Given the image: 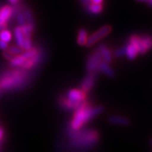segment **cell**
<instances>
[{"label": "cell", "mask_w": 152, "mask_h": 152, "mask_svg": "<svg viewBox=\"0 0 152 152\" xmlns=\"http://www.w3.org/2000/svg\"><path fill=\"white\" fill-rule=\"evenodd\" d=\"M104 112L103 107H96L92 108L86 102H83L75 109L74 118L71 122V128L73 130H79L85 124Z\"/></svg>", "instance_id": "6da1fadb"}, {"label": "cell", "mask_w": 152, "mask_h": 152, "mask_svg": "<svg viewBox=\"0 0 152 152\" xmlns=\"http://www.w3.org/2000/svg\"><path fill=\"white\" fill-rule=\"evenodd\" d=\"M28 75L26 70L16 69L5 72L0 79L1 90H15L19 89L26 82Z\"/></svg>", "instance_id": "7a4b0ae2"}, {"label": "cell", "mask_w": 152, "mask_h": 152, "mask_svg": "<svg viewBox=\"0 0 152 152\" xmlns=\"http://www.w3.org/2000/svg\"><path fill=\"white\" fill-rule=\"evenodd\" d=\"M74 141V145L81 146V145H94L98 140V133L95 130L84 131L83 133H75L74 132L71 135Z\"/></svg>", "instance_id": "3957f363"}, {"label": "cell", "mask_w": 152, "mask_h": 152, "mask_svg": "<svg viewBox=\"0 0 152 152\" xmlns=\"http://www.w3.org/2000/svg\"><path fill=\"white\" fill-rule=\"evenodd\" d=\"M111 31H112V27L110 26H105L103 27L100 28L96 32H94L92 35H91L88 37L86 46V47H91L93 45H95L100 40H102L105 37L108 36Z\"/></svg>", "instance_id": "277c9868"}, {"label": "cell", "mask_w": 152, "mask_h": 152, "mask_svg": "<svg viewBox=\"0 0 152 152\" xmlns=\"http://www.w3.org/2000/svg\"><path fill=\"white\" fill-rule=\"evenodd\" d=\"M101 61H102V57L100 55L99 51L96 49V52H94L90 56L89 59L87 61L86 69L89 71L90 74L95 75V72L98 70V65Z\"/></svg>", "instance_id": "5b68a950"}, {"label": "cell", "mask_w": 152, "mask_h": 152, "mask_svg": "<svg viewBox=\"0 0 152 152\" xmlns=\"http://www.w3.org/2000/svg\"><path fill=\"white\" fill-rule=\"evenodd\" d=\"M13 16V9L10 5H4L0 8V26L7 27V23Z\"/></svg>", "instance_id": "8992f818"}, {"label": "cell", "mask_w": 152, "mask_h": 152, "mask_svg": "<svg viewBox=\"0 0 152 152\" xmlns=\"http://www.w3.org/2000/svg\"><path fill=\"white\" fill-rule=\"evenodd\" d=\"M86 93L84 92L81 90H77V89H73L69 91L67 93V98L73 102H85L86 99Z\"/></svg>", "instance_id": "52a82bcc"}, {"label": "cell", "mask_w": 152, "mask_h": 152, "mask_svg": "<svg viewBox=\"0 0 152 152\" xmlns=\"http://www.w3.org/2000/svg\"><path fill=\"white\" fill-rule=\"evenodd\" d=\"M129 43H131L135 47L136 49L138 50V53L140 54H145V53H146L147 51H148L145 48L144 43H143L140 37H139V36H136V35L131 36L130 38H129Z\"/></svg>", "instance_id": "ba28073f"}, {"label": "cell", "mask_w": 152, "mask_h": 152, "mask_svg": "<svg viewBox=\"0 0 152 152\" xmlns=\"http://www.w3.org/2000/svg\"><path fill=\"white\" fill-rule=\"evenodd\" d=\"M95 75L94 74H90L83 80V81L81 82V85H80V88H81V91H83L84 92H88L90 91L94 86L95 85Z\"/></svg>", "instance_id": "9c48e42d"}, {"label": "cell", "mask_w": 152, "mask_h": 152, "mask_svg": "<svg viewBox=\"0 0 152 152\" xmlns=\"http://www.w3.org/2000/svg\"><path fill=\"white\" fill-rule=\"evenodd\" d=\"M41 57H42V56H41V53L39 52L37 54L35 55L34 57L26 60L25 63L20 66V69H24V70H28V69H32L34 66L36 65V64H37L38 63L40 62Z\"/></svg>", "instance_id": "30bf717a"}, {"label": "cell", "mask_w": 152, "mask_h": 152, "mask_svg": "<svg viewBox=\"0 0 152 152\" xmlns=\"http://www.w3.org/2000/svg\"><path fill=\"white\" fill-rule=\"evenodd\" d=\"M97 50L100 53V55L102 57V59L103 62L107 64H110L113 61V55L111 53L108 48H107L105 45H100L97 48Z\"/></svg>", "instance_id": "8fae6325"}, {"label": "cell", "mask_w": 152, "mask_h": 152, "mask_svg": "<svg viewBox=\"0 0 152 152\" xmlns=\"http://www.w3.org/2000/svg\"><path fill=\"white\" fill-rule=\"evenodd\" d=\"M108 121L113 124L123 125V126H127L130 124V121L128 118L123 117V116H111L108 118Z\"/></svg>", "instance_id": "7c38bea8"}, {"label": "cell", "mask_w": 152, "mask_h": 152, "mask_svg": "<svg viewBox=\"0 0 152 152\" xmlns=\"http://www.w3.org/2000/svg\"><path fill=\"white\" fill-rule=\"evenodd\" d=\"M98 70L102 72L105 75L108 76L110 78H113L115 76V73H114L113 69L108 65V64L105 63L103 61H101L99 65H98Z\"/></svg>", "instance_id": "4fadbf2b"}, {"label": "cell", "mask_w": 152, "mask_h": 152, "mask_svg": "<svg viewBox=\"0 0 152 152\" xmlns=\"http://www.w3.org/2000/svg\"><path fill=\"white\" fill-rule=\"evenodd\" d=\"M124 49L125 55L127 56V58L129 60L135 59L137 55L139 54L138 50L136 49V48L134 45H132L131 43H129L127 46H125Z\"/></svg>", "instance_id": "5bb4252c"}, {"label": "cell", "mask_w": 152, "mask_h": 152, "mask_svg": "<svg viewBox=\"0 0 152 152\" xmlns=\"http://www.w3.org/2000/svg\"><path fill=\"white\" fill-rule=\"evenodd\" d=\"M81 102H73L69 100L68 98L62 97L60 99V105L64 107H65L66 109H75V110Z\"/></svg>", "instance_id": "9a60e30c"}, {"label": "cell", "mask_w": 152, "mask_h": 152, "mask_svg": "<svg viewBox=\"0 0 152 152\" xmlns=\"http://www.w3.org/2000/svg\"><path fill=\"white\" fill-rule=\"evenodd\" d=\"M14 35H15V42L18 47L21 48L23 47V44H24V41H25V37H24V35L22 33L21 27L20 26H16L14 30Z\"/></svg>", "instance_id": "2e32d148"}, {"label": "cell", "mask_w": 152, "mask_h": 152, "mask_svg": "<svg viewBox=\"0 0 152 152\" xmlns=\"http://www.w3.org/2000/svg\"><path fill=\"white\" fill-rule=\"evenodd\" d=\"M34 29H35V25L34 24L26 23V25L21 26V31L23 35H24V37L31 38V35L34 32Z\"/></svg>", "instance_id": "e0dca14e"}, {"label": "cell", "mask_w": 152, "mask_h": 152, "mask_svg": "<svg viewBox=\"0 0 152 152\" xmlns=\"http://www.w3.org/2000/svg\"><path fill=\"white\" fill-rule=\"evenodd\" d=\"M88 39V34L86 29H80L77 36V43L80 46H86Z\"/></svg>", "instance_id": "ac0fdd59"}, {"label": "cell", "mask_w": 152, "mask_h": 152, "mask_svg": "<svg viewBox=\"0 0 152 152\" xmlns=\"http://www.w3.org/2000/svg\"><path fill=\"white\" fill-rule=\"evenodd\" d=\"M26 58L22 54L15 56L14 58L10 61V64L12 68H16V67H20V66L25 63Z\"/></svg>", "instance_id": "d6986e66"}, {"label": "cell", "mask_w": 152, "mask_h": 152, "mask_svg": "<svg viewBox=\"0 0 152 152\" xmlns=\"http://www.w3.org/2000/svg\"><path fill=\"white\" fill-rule=\"evenodd\" d=\"M87 10L90 11L91 14H94V15H98L100 14L102 10H103V7H102V4H90L88 7H87Z\"/></svg>", "instance_id": "ffe728a7"}, {"label": "cell", "mask_w": 152, "mask_h": 152, "mask_svg": "<svg viewBox=\"0 0 152 152\" xmlns=\"http://www.w3.org/2000/svg\"><path fill=\"white\" fill-rule=\"evenodd\" d=\"M12 39V33L8 29H4L2 32L0 33V41H3L4 42H10Z\"/></svg>", "instance_id": "44dd1931"}, {"label": "cell", "mask_w": 152, "mask_h": 152, "mask_svg": "<svg viewBox=\"0 0 152 152\" xmlns=\"http://www.w3.org/2000/svg\"><path fill=\"white\" fill-rule=\"evenodd\" d=\"M7 51L12 55H14V56H18V55H20L24 53V52H23L24 50H23L21 48L18 47L17 45L16 46H15V45L10 46V48H8Z\"/></svg>", "instance_id": "7402d4cb"}, {"label": "cell", "mask_w": 152, "mask_h": 152, "mask_svg": "<svg viewBox=\"0 0 152 152\" xmlns=\"http://www.w3.org/2000/svg\"><path fill=\"white\" fill-rule=\"evenodd\" d=\"M141 38L142 42L145 45V48L149 51L152 48V37H149V36H142L140 37Z\"/></svg>", "instance_id": "603a6c76"}, {"label": "cell", "mask_w": 152, "mask_h": 152, "mask_svg": "<svg viewBox=\"0 0 152 152\" xmlns=\"http://www.w3.org/2000/svg\"><path fill=\"white\" fill-rule=\"evenodd\" d=\"M39 53V51H38L37 48H32L31 49H30V50H27V51H25L22 55L28 59V58H32L34 57L35 55H37Z\"/></svg>", "instance_id": "cb8c5ba5"}, {"label": "cell", "mask_w": 152, "mask_h": 152, "mask_svg": "<svg viewBox=\"0 0 152 152\" xmlns=\"http://www.w3.org/2000/svg\"><path fill=\"white\" fill-rule=\"evenodd\" d=\"M24 16L26 18V23H29V24H34L35 25V22H34V18H33L32 12L30 10H25L24 13H23Z\"/></svg>", "instance_id": "d4e9b609"}, {"label": "cell", "mask_w": 152, "mask_h": 152, "mask_svg": "<svg viewBox=\"0 0 152 152\" xmlns=\"http://www.w3.org/2000/svg\"><path fill=\"white\" fill-rule=\"evenodd\" d=\"M32 48V40H31V38H25L22 49L25 50V51H27V50L31 49Z\"/></svg>", "instance_id": "484cf974"}, {"label": "cell", "mask_w": 152, "mask_h": 152, "mask_svg": "<svg viewBox=\"0 0 152 152\" xmlns=\"http://www.w3.org/2000/svg\"><path fill=\"white\" fill-rule=\"evenodd\" d=\"M16 20L17 23H18V25H19V26H23L24 25H26V18L24 16V15L23 14H18L17 15L16 17Z\"/></svg>", "instance_id": "4316f807"}, {"label": "cell", "mask_w": 152, "mask_h": 152, "mask_svg": "<svg viewBox=\"0 0 152 152\" xmlns=\"http://www.w3.org/2000/svg\"><path fill=\"white\" fill-rule=\"evenodd\" d=\"M113 55H114V57H116V58H120V57H122V56L125 55L124 48H118V50H116V51L114 52Z\"/></svg>", "instance_id": "83f0119b"}, {"label": "cell", "mask_w": 152, "mask_h": 152, "mask_svg": "<svg viewBox=\"0 0 152 152\" xmlns=\"http://www.w3.org/2000/svg\"><path fill=\"white\" fill-rule=\"evenodd\" d=\"M3 55H4V57L6 59L10 60V61L13 59V58L15 57V56H14V55H12L11 53H10L8 51H4V53H3Z\"/></svg>", "instance_id": "f1b7e54d"}, {"label": "cell", "mask_w": 152, "mask_h": 152, "mask_svg": "<svg viewBox=\"0 0 152 152\" xmlns=\"http://www.w3.org/2000/svg\"><path fill=\"white\" fill-rule=\"evenodd\" d=\"M9 48V45L7 42H4L3 41H0V49L3 50V51H6Z\"/></svg>", "instance_id": "f546056e"}, {"label": "cell", "mask_w": 152, "mask_h": 152, "mask_svg": "<svg viewBox=\"0 0 152 152\" xmlns=\"http://www.w3.org/2000/svg\"><path fill=\"white\" fill-rule=\"evenodd\" d=\"M80 2H81L82 4L86 6V8L88 7V5L90 4V0H80Z\"/></svg>", "instance_id": "4dcf8cb0"}, {"label": "cell", "mask_w": 152, "mask_h": 152, "mask_svg": "<svg viewBox=\"0 0 152 152\" xmlns=\"http://www.w3.org/2000/svg\"><path fill=\"white\" fill-rule=\"evenodd\" d=\"M92 2V4H102L103 0H91Z\"/></svg>", "instance_id": "1f68e13d"}, {"label": "cell", "mask_w": 152, "mask_h": 152, "mask_svg": "<svg viewBox=\"0 0 152 152\" xmlns=\"http://www.w3.org/2000/svg\"><path fill=\"white\" fill-rule=\"evenodd\" d=\"M10 3L11 4H13V5H15V4H17L19 2H20V0H8Z\"/></svg>", "instance_id": "d6a6232c"}, {"label": "cell", "mask_w": 152, "mask_h": 152, "mask_svg": "<svg viewBox=\"0 0 152 152\" xmlns=\"http://www.w3.org/2000/svg\"><path fill=\"white\" fill-rule=\"evenodd\" d=\"M3 136H4V130L0 128V141H1V140L3 138Z\"/></svg>", "instance_id": "836d02e7"}, {"label": "cell", "mask_w": 152, "mask_h": 152, "mask_svg": "<svg viewBox=\"0 0 152 152\" xmlns=\"http://www.w3.org/2000/svg\"><path fill=\"white\" fill-rule=\"evenodd\" d=\"M4 29H6L5 26H0V33L2 32V31H3L4 30Z\"/></svg>", "instance_id": "e575fe53"}, {"label": "cell", "mask_w": 152, "mask_h": 152, "mask_svg": "<svg viewBox=\"0 0 152 152\" xmlns=\"http://www.w3.org/2000/svg\"><path fill=\"white\" fill-rule=\"evenodd\" d=\"M147 3H148V4H149L150 6H152V0H149Z\"/></svg>", "instance_id": "d590c367"}, {"label": "cell", "mask_w": 152, "mask_h": 152, "mask_svg": "<svg viewBox=\"0 0 152 152\" xmlns=\"http://www.w3.org/2000/svg\"><path fill=\"white\" fill-rule=\"evenodd\" d=\"M136 1H138V2H148L149 0H136Z\"/></svg>", "instance_id": "8d00e7d4"}, {"label": "cell", "mask_w": 152, "mask_h": 152, "mask_svg": "<svg viewBox=\"0 0 152 152\" xmlns=\"http://www.w3.org/2000/svg\"><path fill=\"white\" fill-rule=\"evenodd\" d=\"M151 145H152V139H151Z\"/></svg>", "instance_id": "74e56055"}]
</instances>
